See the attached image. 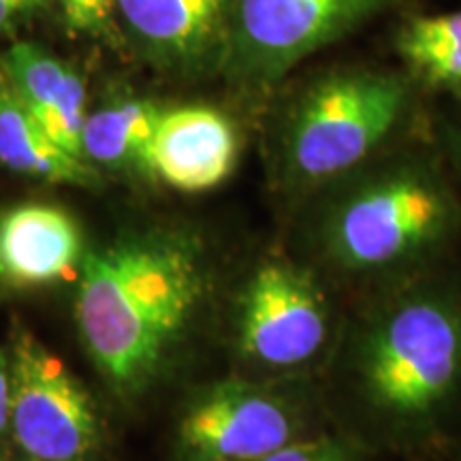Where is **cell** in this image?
Segmentation results:
<instances>
[{
  "instance_id": "6da1fadb",
  "label": "cell",
  "mask_w": 461,
  "mask_h": 461,
  "mask_svg": "<svg viewBox=\"0 0 461 461\" xmlns=\"http://www.w3.org/2000/svg\"><path fill=\"white\" fill-rule=\"evenodd\" d=\"M212 258L197 230L152 227L88 250L75 322L86 353L120 397H140L182 350L212 293Z\"/></svg>"
},
{
  "instance_id": "7a4b0ae2",
  "label": "cell",
  "mask_w": 461,
  "mask_h": 461,
  "mask_svg": "<svg viewBox=\"0 0 461 461\" xmlns=\"http://www.w3.org/2000/svg\"><path fill=\"white\" fill-rule=\"evenodd\" d=\"M348 376L380 434L402 442L428 434L461 387V293L428 282L384 299L357 331Z\"/></svg>"
},
{
  "instance_id": "3957f363",
  "label": "cell",
  "mask_w": 461,
  "mask_h": 461,
  "mask_svg": "<svg viewBox=\"0 0 461 461\" xmlns=\"http://www.w3.org/2000/svg\"><path fill=\"white\" fill-rule=\"evenodd\" d=\"M461 229V205L428 163L402 160L348 182L322 207L316 244L346 274H391L434 257Z\"/></svg>"
},
{
  "instance_id": "277c9868",
  "label": "cell",
  "mask_w": 461,
  "mask_h": 461,
  "mask_svg": "<svg viewBox=\"0 0 461 461\" xmlns=\"http://www.w3.org/2000/svg\"><path fill=\"white\" fill-rule=\"evenodd\" d=\"M408 82L387 71H344L299 96L282 140L293 188L330 186L366 163L389 140L408 107Z\"/></svg>"
},
{
  "instance_id": "5b68a950",
  "label": "cell",
  "mask_w": 461,
  "mask_h": 461,
  "mask_svg": "<svg viewBox=\"0 0 461 461\" xmlns=\"http://www.w3.org/2000/svg\"><path fill=\"white\" fill-rule=\"evenodd\" d=\"M9 357V431L34 461H92L101 447L95 400L71 367L31 330L14 325Z\"/></svg>"
},
{
  "instance_id": "8992f818",
  "label": "cell",
  "mask_w": 461,
  "mask_h": 461,
  "mask_svg": "<svg viewBox=\"0 0 461 461\" xmlns=\"http://www.w3.org/2000/svg\"><path fill=\"white\" fill-rule=\"evenodd\" d=\"M331 305L316 276L288 258H269L248 276L235 308L240 355L265 372L312 366L330 346Z\"/></svg>"
},
{
  "instance_id": "52a82bcc",
  "label": "cell",
  "mask_w": 461,
  "mask_h": 461,
  "mask_svg": "<svg viewBox=\"0 0 461 461\" xmlns=\"http://www.w3.org/2000/svg\"><path fill=\"white\" fill-rule=\"evenodd\" d=\"M302 402L255 380L199 391L177 420L173 461H258L305 434Z\"/></svg>"
},
{
  "instance_id": "ba28073f",
  "label": "cell",
  "mask_w": 461,
  "mask_h": 461,
  "mask_svg": "<svg viewBox=\"0 0 461 461\" xmlns=\"http://www.w3.org/2000/svg\"><path fill=\"white\" fill-rule=\"evenodd\" d=\"M395 0H235L227 50L250 82H274Z\"/></svg>"
},
{
  "instance_id": "9c48e42d",
  "label": "cell",
  "mask_w": 461,
  "mask_h": 461,
  "mask_svg": "<svg viewBox=\"0 0 461 461\" xmlns=\"http://www.w3.org/2000/svg\"><path fill=\"white\" fill-rule=\"evenodd\" d=\"M238 148L233 122L216 109L188 105L160 112L149 176L180 193H207L230 176Z\"/></svg>"
},
{
  "instance_id": "30bf717a",
  "label": "cell",
  "mask_w": 461,
  "mask_h": 461,
  "mask_svg": "<svg viewBox=\"0 0 461 461\" xmlns=\"http://www.w3.org/2000/svg\"><path fill=\"white\" fill-rule=\"evenodd\" d=\"M86 252L82 229L60 207L24 203L0 216V280L11 286H48L71 278Z\"/></svg>"
},
{
  "instance_id": "8fae6325",
  "label": "cell",
  "mask_w": 461,
  "mask_h": 461,
  "mask_svg": "<svg viewBox=\"0 0 461 461\" xmlns=\"http://www.w3.org/2000/svg\"><path fill=\"white\" fill-rule=\"evenodd\" d=\"M235 0H118L126 26L154 60L199 68L227 50Z\"/></svg>"
},
{
  "instance_id": "7c38bea8",
  "label": "cell",
  "mask_w": 461,
  "mask_h": 461,
  "mask_svg": "<svg viewBox=\"0 0 461 461\" xmlns=\"http://www.w3.org/2000/svg\"><path fill=\"white\" fill-rule=\"evenodd\" d=\"M0 62L17 96L51 140L84 158L82 132L88 109L82 77L67 62L34 43L11 45Z\"/></svg>"
},
{
  "instance_id": "4fadbf2b",
  "label": "cell",
  "mask_w": 461,
  "mask_h": 461,
  "mask_svg": "<svg viewBox=\"0 0 461 461\" xmlns=\"http://www.w3.org/2000/svg\"><path fill=\"white\" fill-rule=\"evenodd\" d=\"M0 163L20 176L50 184L95 188L99 173L88 160L67 152L48 135L17 96L0 62Z\"/></svg>"
},
{
  "instance_id": "5bb4252c",
  "label": "cell",
  "mask_w": 461,
  "mask_h": 461,
  "mask_svg": "<svg viewBox=\"0 0 461 461\" xmlns=\"http://www.w3.org/2000/svg\"><path fill=\"white\" fill-rule=\"evenodd\" d=\"M160 112L149 101L126 99L88 113L82 132L84 158L112 171L149 173V149Z\"/></svg>"
},
{
  "instance_id": "9a60e30c",
  "label": "cell",
  "mask_w": 461,
  "mask_h": 461,
  "mask_svg": "<svg viewBox=\"0 0 461 461\" xmlns=\"http://www.w3.org/2000/svg\"><path fill=\"white\" fill-rule=\"evenodd\" d=\"M397 50L425 84L461 90V11L406 22L397 37Z\"/></svg>"
},
{
  "instance_id": "2e32d148",
  "label": "cell",
  "mask_w": 461,
  "mask_h": 461,
  "mask_svg": "<svg viewBox=\"0 0 461 461\" xmlns=\"http://www.w3.org/2000/svg\"><path fill=\"white\" fill-rule=\"evenodd\" d=\"M258 461H359V448L342 436H303Z\"/></svg>"
},
{
  "instance_id": "e0dca14e",
  "label": "cell",
  "mask_w": 461,
  "mask_h": 461,
  "mask_svg": "<svg viewBox=\"0 0 461 461\" xmlns=\"http://www.w3.org/2000/svg\"><path fill=\"white\" fill-rule=\"evenodd\" d=\"M60 7L75 31L103 32L112 22L118 0H60Z\"/></svg>"
},
{
  "instance_id": "ac0fdd59",
  "label": "cell",
  "mask_w": 461,
  "mask_h": 461,
  "mask_svg": "<svg viewBox=\"0 0 461 461\" xmlns=\"http://www.w3.org/2000/svg\"><path fill=\"white\" fill-rule=\"evenodd\" d=\"M9 395H11V383H9L7 346L0 344V438L9 431Z\"/></svg>"
},
{
  "instance_id": "d6986e66",
  "label": "cell",
  "mask_w": 461,
  "mask_h": 461,
  "mask_svg": "<svg viewBox=\"0 0 461 461\" xmlns=\"http://www.w3.org/2000/svg\"><path fill=\"white\" fill-rule=\"evenodd\" d=\"M34 0H0V28H3L11 20V15L17 14L20 9L32 5Z\"/></svg>"
},
{
  "instance_id": "ffe728a7",
  "label": "cell",
  "mask_w": 461,
  "mask_h": 461,
  "mask_svg": "<svg viewBox=\"0 0 461 461\" xmlns=\"http://www.w3.org/2000/svg\"><path fill=\"white\" fill-rule=\"evenodd\" d=\"M0 461H34V459L26 457V455L20 453V457H5V459H0Z\"/></svg>"
},
{
  "instance_id": "44dd1931",
  "label": "cell",
  "mask_w": 461,
  "mask_h": 461,
  "mask_svg": "<svg viewBox=\"0 0 461 461\" xmlns=\"http://www.w3.org/2000/svg\"><path fill=\"white\" fill-rule=\"evenodd\" d=\"M455 148H457V157L461 160V131H459V135L455 137Z\"/></svg>"
}]
</instances>
